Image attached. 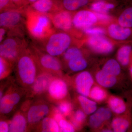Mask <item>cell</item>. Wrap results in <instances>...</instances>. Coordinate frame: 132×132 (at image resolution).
Listing matches in <instances>:
<instances>
[{
  "instance_id": "obj_1",
  "label": "cell",
  "mask_w": 132,
  "mask_h": 132,
  "mask_svg": "<svg viewBox=\"0 0 132 132\" xmlns=\"http://www.w3.org/2000/svg\"><path fill=\"white\" fill-rule=\"evenodd\" d=\"M26 31L35 43L44 40L56 30L47 14L26 7Z\"/></svg>"
},
{
  "instance_id": "obj_2",
  "label": "cell",
  "mask_w": 132,
  "mask_h": 132,
  "mask_svg": "<svg viewBox=\"0 0 132 132\" xmlns=\"http://www.w3.org/2000/svg\"><path fill=\"white\" fill-rule=\"evenodd\" d=\"M14 69L16 84L27 90L41 72L29 47L17 59Z\"/></svg>"
},
{
  "instance_id": "obj_3",
  "label": "cell",
  "mask_w": 132,
  "mask_h": 132,
  "mask_svg": "<svg viewBox=\"0 0 132 132\" xmlns=\"http://www.w3.org/2000/svg\"><path fill=\"white\" fill-rule=\"evenodd\" d=\"M35 43L43 51L59 58L72 46H83L82 40L75 38L69 33L57 29L44 40Z\"/></svg>"
},
{
  "instance_id": "obj_4",
  "label": "cell",
  "mask_w": 132,
  "mask_h": 132,
  "mask_svg": "<svg viewBox=\"0 0 132 132\" xmlns=\"http://www.w3.org/2000/svg\"><path fill=\"white\" fill-rule=\"evenodd\" d=\"M29 47L41 71L47 72L55 76L64 77V67L60 58L43 51L34 42L29 45Z\"/></svg>"
},
{
  "instance_id": "obj_5",
  "label": "cell",
  "mask_w": 132,
  "mask_h": 132,
  "mask_svg": "<svg viewBox=\"0 0 132 132\" xmlns=\"http://www.w3.org/2000/svg\"><path fill=\"white\" fill-rule=\"evenodd\" d=\"M27 90L17 84L12 83L0 98L1 117L5 118L10 115L16 109L22 98L26 97Z\"/></svg>"
},
{
  "instance_id": "obj_6",
  "label": "cell",
  "mask_w": 132,
  "mask_h": 132,
  "mask_svg": "<svg viewBox=\"0 0 132 132\" xmlns=\"http://www.w3.org/2000/svg\"><path fill=\"white\" fill-rule=\"evenodd\" d=\"M25 38L7 36L0 44V57L14 65L22 53L29 47Z\"/></svg>"
},
{
  "instance_id": "obj_7",
  "label": "cell",
  "mask_w": 132,
  "mask_h": 132,
  "mask_svg": "<svg viewBox=\"0 0 132 132\" xmlns=\"http://www.w3.org/2000/svg\"><path fill=\"white\" fill-rule=\"evenodd\" d=\"M43 97L34 99L26 112L28 130H34L45 117L50 114L54 106Z\"/></svg>"
},
{
  "instance_id": "obj_8",
  "label": "cell",
  "mask_w": 132,
  "mask_h": 132,
  "mask_svg": "<svg viewBox=\"0 0 132 132\" xmlns=\"http://www.w3.org/2000/svg\"><path fill=\"white\" fill-rule=\"evenodd\" d=\"M73 13L62 9L54 13L47 15L55 29L67 32L75 38L82 40L85 35L81 31L76 29L73 24Z\"/></svg>"
},
{
  "instance_id": "obj_9",
  "label": "cell",
  "mask_w": 132,
  "mask_h": 132,
  "mask_svg": "<svg viewBox=\"0 0 132 132\" xmlns=\"http://www.w3.org/2000/svg\"><path fill=\"white\" fill-rule=\"evenodd\" d=\"M115 41L106 35L85 36L82 39L83 46L95 54L101 55H107L113 52L116 44Z\"/></svg>"
},
{
  "instance_id": "obj_10",
  "label": "cell",
  "mask_w": 132,
  "mask_h": 132,
  "mask_svg": "<svg viewBox=\"0 0 132 132\" xmlns=\"http://www.w3.org/2000/svg\"><path fill=\"white\" fill-rule=\"evenodd\" d=\"M69 86L68 82L64 76H54L43 97L51 104H58L69 99Z\"/></svg>"
},
{
  "instance_id": "obj_11",
  "label": "cell",
  "mask_w": 132,
  "mask_h": 132,
  "mask_svg": "<svg viewBox=\"0 0 132 132\" xmlns=\"http://www.w3.org/2000/svg\"><path fill=\"white\" fill-rule=\"evenodd\" d=\"M26 7L1 13L0 27L8 30L26 29Z\"/></svg>"
},
{
  "instance_id": "obj_12",
  "label": "cell",
  "mask_w": 132,
  "mask_h": 132,
  "mask_svg": "<svg viewBox=\"0 0 132 132\" xmlns=\"http://www.w3.org/2000/svg\"><path fill=\"white\" fill-rule=\"evenodd\" d=\"M65 78L78 94L87 97L92 87L96 83L93 75L87 70L77 73L72 78Z\"/></svg>"
},
{
  "instance_id": "obj_13",
  "label": "cell",
  "mask_w": 132,
  "mask_h": 132,
  "mask_svg": "<svg viewBox=\"0 0 132 132\" xmlns=\"http://www.w3.org/2000/svg\"><path fill=\"white\" fill-rule=\"evenodd\" d=\"M55 76L41 71L32 86L27 90L26 99H34L43 97L47 91L50 82Z\"/></svg>"
},
{
  "instance_id": "obj_14",
  "label": "cell",
  "mask_w": 132,
  "mask_h": 132,
  "mask_svg": "<svg viewBox=\"0 0 132 132\" xmlns=\"http://www.w3.org/2000/svg\"><path fill=\"white\" fill-rule=\"evenodd\" d=\"M72 22L74 27L81 32L86 29L98 26L96 13L86 7L74 12Z\"/></svg>"
},
{
  "instance_id": "obj_15",
  "label": "cell",
  "mask_w": 132,
  "mask_h": 132,
  "mask_svg": "<svg viewBox=\"0 0 132 132\" xmlns=\"http://www.w3.org/2000/svg\"><path fill=\"white\" fill-rule=\"evenodd\" d=\"M110 124L113 132L132 131L131 104L125 113L121 115H115L111 120Z\"/></svg>"
},
{
  "instance_id": "obj_16",
  "label": "cell",
  "mask_w": 132,
  "mask_h": 132,
  "mask_svg": "<svg viewBox=\"0 0 132 132\" xmlns=\"http://www.w3.org/2000/svg\"><path fill=\"white\" fill-rule=\"evenodd\" d=\"M106 28L107 35L115 41H125L132 36V28L123 27L115 21L109 24Z\"/></svg>"
},
{
  "instance_id": "obj_17",
  "label": "cell",
  "mask_w": 132,
  "mask_h": 132,
  "mask_svg": "<svg viewBox=\"0 0 132 132\" xmlns=\"http://www.w3.org/2000/svg\"><path fill=\"white\" fill-rule=\"evenodd\" d=\"M127 99L126 102L121 97L114 95H110L106 102L107 106L113 114L115 115H121L125 113L131 105V102L129 99Z\"/></svg>"
},
{
  "instance_id": "obj_18",
  "label": "cell",
  "mask_w": 132,
  "mask_h": 132,
  "mask_svg": "<svg viewBox=\"0 0 132 132\" xmlns=\"http://www.w3.org/2000/svg\"><path fill=\"white\" fill-rule=\"evenodd\" d=\"M94 77L98 85L106 89L113 88L116 86L119 81H123L119 78L107 72L101 68L95 71Z\"/></svg>"
},
{
  "instance_id": "obj_19",
  "label": "cell",
  "mask_w": 132,
  "mask_h": 132,
  "mask_svg": "<svg viewBox=\"0 0 132 132\" xmlns=\"http://www.w3.org/2000/svg\"><path fill=\"white\" fill-rule=\"evenodd\" d=\"M29 6L36 11L47 14L63 9L60 0H39Z\"/></svg>"
},
{
  "instance_id": "obj_20",
  "label": "cell",
  "mask_w": 132,
  "mask_h": 132,
  "mask_svg": "<svg viewBox=\"0 0 132 132\" xmlns=\"http://www.w3.org/2000/svg\"><path fill=\"white\" fill-rule=\"evenodd\" d=\"M10 132H24L28 131L26 113L21 110L16 111L9 121Z\"/></svg>"
},
{
  "instance_id": "obj_21",
  "label": "cell",
  "mask_w": 132,
  "mask_h": 132,
  "mask_svg": "<svg viewBox=\"0 0 132 132\" xmlns=\"http://www.w3.org/2000/svg\"><path fill=\"white\" fill-rule=\"evenodd\" d=\"M116 59L124 69H127L132 60V46L128 44L121 45L116 54Z\"/></svg>"
},
{
  "instance_id": "obj_22",
  "label": "cell",
  "mask_w": 132,
  "mask_h": 132,
  "mask_svg": "<svg viewBox=\"0 0 132 132\" xmlns=\"http://www.w3.org/2000/svg\"><path fill=\"white\" fill-rule=\"evenodd\" d=\"M122 68L116 59H109L106 61L101 68L102 70L118 77L123 81H126L127 78L123 72Z\"/></svg>"
},
{
  "instance_id": "obj_23",
  "label": "cell",
  "mask_w": 132,
  "mask_h": 132,
  "mask_svg": "<svg viewBox=\"0 0 132 132\" xmlns=\"http://www.w3.org/2000/svg\"><path fill=\"white\" fill-rule=\"evenodd\" d=\"M117 3L111 0H96L91 3L87 8L96 13H108L116 7Z\"/></svg>"
},
{
  "instance_id": "obj_24",
  "label": "cell",
  "mask_w": 132,
  "mask_h": 132,
  "mask_svg": "<svg viewBox=\"0 0 132 132\" xmlns=\"http://www.w3.org/2000/svg\"><path fill=\"white\" fill-rule=\"evenodd\" d=\"M87 55H82L72 59L63 65L64 68H67L72 72L78 73L84 71L88 65Z\"/></svg>"
},
{
  "instance_id": "obj_25",
  "label": "cell",
  "mask_w": 132,
  "mask_h": 132,
  "mask_svg": "<svg viewBox=\"0 0 132 132\" xmlns=\"http://www.w3.org/2000/svg\"><path fill=\"white\" fill-rule=\"evenodd\" d=\"M76 104L87 115L94 113L97 109V103L88 97L78 94L76 97Z\"/></svg>"
},
{
  "instance_id": "obj_26",
  "label": "cell",
  "mask_w": 132,
  "mask_h": 132,
  "mask_svg": "<svg viewBox=\"0 0 132 132\" xmlns=\"http://www.w3.org/2000/svg\"><path fill=\"white\" fill-rule=\"evenodd\" d=\"M87 50L82 45H73L68 48L60 57L63 65L76 57L87 55Z\"/></svg>"
},
{
  "instance_id": "obj_27",
  "label": "cell",
  "mask_w": 132,
  "mask_h": 132,
  "mask_svg": "<svg viewBox=\"0 0 132 132\" xmlns=\"http://www.w3.org/2000/svg\"><path fill=\"white\" fill-rule=\"evenodd\" d=\"M94 0H60L62 9L74 12L86 7Z\"/></svg>"
},
{
  "instance_id": "obj_28",
  "label": "cell",
  "mask_w": 132,
  "mask_h": 132,
  "mask_svg": "<svg viewBox=\"0 0 132 132\" xmlns=\"http://www.w3.org/2000/svg\"><path fill=\"white\" fill-rule=\"evenodd\" d=\"M110 95L106 88L96 83L91 88L88 97L100 104L106 102Z\"/></svg>"
},
{
  "instance_id": "obj_29",
  "label": "cell",
  "mask_w": 132,
  "mask_h": 132,
  "mask_svg": "<svg viewBox=\"0 0 132 132\" xmlns=\"http://www.w3.org/2000/svg\"><path fill=\"white\" fill-rule=\"evenodd\" d=\"M40 132L60 131L59 123L51 116L48 115L43 119L35 128Z\"/></svg>"
},
{
  "instance_id": "obj_30",
  "label": "cell",
  "mask_w": 132,
  "mask_h": 132,
  "mask_svg": "<svg viewBox=\"0 0 132 132\" xmlns=\"http://www.w3.org/2000/svg\"><path fill=\"white\" fill-rule=\"evenodd\" d=\"M87 116L81 109L79 108L73 112L69 117V121L76 130H81L87 122Z\"/></svg>"
},
{
  "instance_id": "obj_31",
  "label": "cell",
  "mask_w": 132,
  "mask_h": 132,
  "mask_svg": "<svg viewBox=\"0 0 132 132\" xmlns=\"http://www.w3.org/2000/svg\"><path fill=\"white\" fill-rule=\"evenodd\" d=\"M88 125L90 129L95 131H102L106 127L107 125L104 120L96 112L90 115L88 120Z\"/></svg>"
},
{
  "instance_id": "obj_32",
  "label": "cell",
  "mask_w": 132,
  "mask_h": 132,
  "mask_svg": "<svg viewBox=\"0 0 132 132\" xmlns=\"http://www.w3.org/2000/svg\"><path fill=\"white\" fill-rule=\"evenodd\" d=\"M115 22L123 27L132 28V6L128 7L124 9Z\"/></svg>"
},
{
  "instance_id": "obj_33",
  "label": "cell",
  "mask_w": 132,
  "mask_h": 132,
  "mask_svg": "<svg viewBox=\"0 0 132 132\" xmlns=\"http://www.w3.org/2000/svg\"><path fill=\"white\" fill-rule=\"evenodd\" d=\"M55 105L58 111L65 118H69L73 112V105L69 99L64 100Z\"/></svg>"
},
{
  "instance_id": "obj_34",
  "label": "cell",
  "mask_w": 132,
  "mask_h": 132,
  "mask_svg": "<svg viewBox=\"0 0 132 132\" xmlns=\"http://www.w3.org/2000/svg\"><path fill=\"white\" fill-rule=\"evenodd\" d=\"M14 65L2 57H0V79L1 80L7 78L14 68Z\"/></svg>"
},
{
  "instance_id": "obj_35",
  "label": "cell",
  "mask_w": 132,
  "mask_h": 132,
  "mask_svg": "<svg viewBox=\"0 0 132 132\" xmlns=\"http://www.w3.org/2000/svg\"><path fill=\"white\" fill-rule=\"evenodd\" d=\"M85 36H92L107 35L106 28L101 26H94L86 29L82 31Z\"/></svg>"
},
{
  "instance_id": "obj_36",
  "label": "cell",
  "mask_w": 132,
  "mask_h": 132,
  "mask_svg": "<svg viewBox=\"0 0 132 132\" xmlns=\"http://www.w3.org/2000/svg\"><path fill=\"white\" fill-rule=\"evenodd\" d=\"M60 131L64 132H75V128L70 121L67 120L65 118L62 119L58 123Z\"/></svg>"
},
{
  "instance_id": "obj_37",
  "label": "cell",
  "mask_w": 132,
  "mask_h": 132,
  "mask_svg": "<svg viewBox=\"0 0 132 132\" xmlns=\"http://www.w3.org/2000/svg\"><path fill=\"white\" fill-rule=\"evenodd\" d=\"M12 0H0V12H6L19 8Z\"/></svg>"
},
{
  "instance_id": "obj_38",
  "label": "cell",
  "mask_w": 132,
  "mask_h": 132,
  "mask_svg": "<svg viewBox=\"0 0 132 132\" xmlns=\"http://www.w3.org/2000/svg\"><path fill=\"white\" fill-rule=\"evenodd\" d=\"M9 121L1 119L0 121V132H9Z\"/></svg>"
},
{
  "instance_id": "obj_39",
  "label": "cell",
  "mask_w": 132,
  "mask_h": 132,
  "mask_svg": "<svg viewBox=\"0 0 132 132\" xmlns=\"http://www.w3.org/2000/svg\"><path fill=\"white\" fill-rule=\"evenodd\" d=\"M7 29L5 28L1 27L0 28V43L2 42L6 37Z\"/></svg>"
},
{
  "instance_id": "obj_40",
  "label": "cell",
  "mask_w": 132,
  "mask_h": 132,
  "mask_svg": "<svg viewBox=\"0 0 132 132\" xmlns=\"http://www.w3.org/2000/svg\"><path fill=\"white\" fill-rule=\"evenodd\" d=\"M12 2L19 7H24V0H12Z\"/></svg>"
},
{
  "instance_id": "obj_41",
  "label": "cell",
  "mask_w": 132,
  "mask_h": 132,
  "mask_svg": "<svg viewBox=\"0 0 132 132\" xmlns=\"http://www.w3.org/2000/svg\"><path fill=\"white\" fill-rule=\"evenodd\" d=\"M128 77L130 80L132 82V60L128 69Z\"/></svg>"
},
{
  "instance_id": "obj_42",
  "label": "cell",
  "mask_w": 132,
  "mask_h": 132,
  "mask_svg": "<svg viewBox=\"0 0 132 132\" xmlns=\"http://www.w3.org/2000/svg\"><path fill=\"white\" fill-rule=\"evenodd\" d=\"M39 0H24V5L25 6H27L29 5H32Z\"/></svg>"
},
{
  "instance_id": "obj_43",
  "label": "cell",
  "mask_w": 132,
  "mask_h": 132,
  "mask_svg": "<svg viewBox=\"0 0 132 132\" xmlns=\"http://www.w3.org/2000/svg\"><path fill=\"white\" fill-rule=\"evenodd\" d=\"M127 98L130 100L132 106V89L128 92Z\"/></svg>"
},
{
  "instance_id": "obj_44",
  "label": "cell",
  "mask_w": 132,
  "mask_h": 132,
  "mask_svg": "<svg viewBox=\"0 0 132 132\" xmlns=\"http://www.w3.org/2000/svg\"><path fill=\"white\" fill-rule=\"evenodd\" d=\"M96 1V0H94V1Z\"/></svg>"
}]
</instances>
